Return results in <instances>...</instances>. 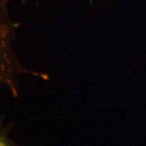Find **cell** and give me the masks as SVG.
<instances>
[{
    "mask_svg": "<svg viewBox=\"0 0 146 146\" xmlns=\"http://www.w3.org/2000/svg\"><path fill=\"white\" fill-rule=\"evenodd\" d=\"M16 28L8 11L0 8V86L8 90L13 97L18 98L21 77L30 76L47 80L48 76L31 70L22 63L14 50Z\"/></svg>",
    "mask_w": 146,
    "mask_h": 146,
    "instance_id": "obj_1",
    "label": "cell"
},
{
    "mask_svg": "<svg viewBox=\"0 0 146 146\" xmlns=\"http://www.w3.org/2000/svg\"><path fill=\"white\" fill-rule=\"evenodd\" d=\"M12 127V123H6L4 118L3 116L0 117V146H21L9 136Z\"/></svg>",
    "mask_w": 146,
    "mask_h": 146,
    "instance_id": "obj_2",
    "label": "cell"
},
{
    "mask_svg": "<svg viewBox=\"0 0 146 146\" xmlns=\"http://www.w3.org/2000/svg\"><path fill=\"white\" fill-rule=\"evenodd\" d=\"M11 0H0V8L7 10V5Z\"/></svg>",
    "mask_w": 146,
    "mask_h": 146,
    "instance_id": "obj_3",
    "label": "cell"
}]
</instances>
